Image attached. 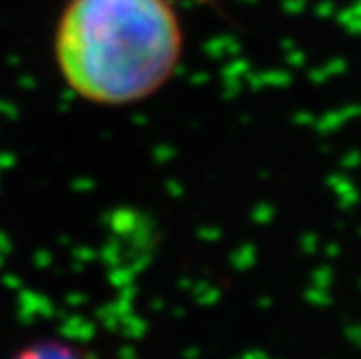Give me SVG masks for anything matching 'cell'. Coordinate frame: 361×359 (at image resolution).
Here are the masks:
<instances>
[{"mask_svg":"<svg viewBox=\"0 0 361 359\" xmlns=\"http://www.w3.org/2000/svg\"><path fill=\"white\" fill-rule=\"evenodd\" d=\"M182 52L173 0H68L54 30L65 85L100 107L147 100L173 78Z\"/></svg>","mask_w":361,"mask_h":359,"instance_id":"cell-1","label":"cell"}]
</instances>
